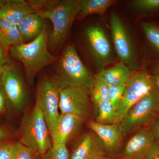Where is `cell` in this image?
<instances>
[{"instance_id": "obj_25", "label": "cell", "mask_w": 159, "mask_h": 159, "mask_svg": "<svg viewBox=\"0 0 159 159\" xmlns=\"http://www.w3.org/2000/svg\"><path fill=\"white\" fill-rule=\"evenodd\" d=\"M69 151L66 145H53L52 148L42 156L41 159H69Z\"/></svg>"}, {"instance_id": "obj_31", "label": "cell", "mask_w": 159, "mask_h": 159, "mask_svg": "<svg viewBox=\"0 0 159 159\" xmlns=\"http://www.w3.org/2000/svg\"><path fill=\"white\" fill-rule=\"evenodd\" d=\"M149 127L155 138L159 137V117L151 124Z\"/></svg>"}, {"instance_id": "obj_7", "label": "cell", "mask_w": 159, "mask_h": 159, "mask_svg": "<svg viewBox=\"0 0 159 159\" xmlns=\"http://www.w3.org/2000/svg\"><path fill=\"white\" fill-rule=\"evenodd\" d=\"M153 88L151 74L145 70L132 74L125 85L123 96L115 111L118 123L127 111Z\"/></svg>"}, {"instance_id": "obj_27", "label": "cell", "mask_w": 159, "mask_h": 159, "mask_svg": "<svg viewBox=\"0 0 159 159\" xmlns=\"http://www.w3.org/2000/svg\"><path fill=\"white\" fill-rule=\"evenodd\" d=\"M125 85L126 84L108 86L110 102L115 111L122 99Z\"/></svg>"}, {"instance_id": "obj_20", "label": "cell", "mask_w": 159, "mask_h": 159, "mask_svg": "<svg viewBox=\"0 0 159 159\" xmlns=\"http://www.w3.org/2000/svg\"><path fill=\"white\" fill-rule=\"evenodd\" d=\"M116 2L114 0H80V9L77 19L92 14H104Z\"/></svg>"}, {"instance_id": "obj_21", "label": "cell", "mask_w": 159, "mask_h": 159, "mask_svg": "<svg viewBox=\"0 0 159 159\" xmlns=\"http://www.w3.org/2000/svg\"><path fill=\"white\" fill-rule=\"evenodd\" d=\"M141 27L151 50L159 61V22L143 21Z\"/></svg>"}, {"instance_id": "obj_17", "label": "cell", "mask_w": 159, "mask_h": 159, "mask_svg": "<svg viewBox=\"0 0 159 159\" xmlns=\"http://www.w3.org/2000/svg\"><path fill=\"white\" fill-rule=\"evenodd\" d=\"M45 19L36 12L26 16L17 25L24 43L30 42L38 36L45 26Z\"/></svg>"}, {"instance_id": "obj_26", "label": "cell", "mask_w": 159, "mask_h": 159, "mask_svg": "<svg viewBox=\"0 0 159 159\" xmlns=\"http://www.w3.org/2000/svg\"><path fill=\"white\" fill-rule=\"evenodd\" d=\"M37 155L32 149L20 142L14 144L12 159H36Z\"/></svg>"}, {"instance_id": "obj_13", "label": "cell", "mask_w": 159, "mask_h": 159, "mask_svg": "<svg viewBox=\"0 0 159 159\" xmlns=\"http://www.w3.org/2000/svg\"><path fill=\"white\" fill-rule=\"evenodd\" d=\"M105 149L93 132L87 133L77 141L69 159H104Z\"/></svg>"}, {"instance_id": "obj_40", "label": "cell", "mask_w": 159, "mask_h": 159, "mask_svg": "<svg viewBox=\"0 0 159 159\" xmlns=\"http://www.w3.org/2000/svg\"></svg>"}, {"instance_id": "obj_14", "label": "cell", "mask_w": 159, "mask_h": 159, "mask_svg": "<svg viewBox=\"0 0 159 159\" xmlns=\"http://www.w3.org/2000/svg\"><path fill=\"white\" fill-rule=\"evenodd\" d=\"M84 120L82 117L75 114H60L51 136L53 145H66L67 142L80 128Z\"/></svg>"}, {"instance_id": "obj_32", "label": "cell", "mask_w": 159, "mask_h": 159, "mask_svg": "<svg viewBox=\"0 0 159 159\" xmlns=\"http://www.w3.org/2000/svg\"><path fill=\"white\" fill-rule=\"evenodd\" d=\"M155 154L159 155V137H157L155 139L154 144L147 156V158Z\"/></svg>"}, {"instance_id": "obj_30", "label": "cell", "mask_w": 159, "mask_h": 159, "mask_svg": "<svg viewBox=\"0 0 159 159\" xmlns=\"http://www.w3.org/2000/svg\"><path fill=\"white\" fill-rule=\"evenodd\" d=\"M10 64V60L8 54H6L0 43V65L4 66Z\"/></svg>"}, {"instance_id": "obj_10", "label": "cell", "mask_w": 159, "mask_h": 159, "mask_svg": "<svg viewBox=\"0 0 159 159\" xmlns=\"http://www.w3.org/2000/svg\"><path fill=\"white\" fill-rule=\"evenodd\" d=\"M85 34L91 53L101 71L114 61L110 43L101 26H90Z\"/></svg>"}, {"instance_id": "obj_8", "label": "cell", "mask_w": 159, "mask_h": 159, "mask_svg": "<svg viewBox=\"0 0 159 159\" xmlns=\"http://www.w3.org/2000/svg\"><path fill=\"white\" fill-rule=\"evenodd\" d=\"M110 25L114 46L120 61L131 70L140 68L133 45L122 20L116 13L111 14Z\"/></svg>"}, {"instance_id": "obj_5", "label": "cell", "mask_w": 159, "mask_h": 159, "mask_svg": "<svg viewBox=\"0 0 159 159\" xmlns=\"http://www.w3.org/2000/svg\"><path fill=\"white\" fill-rule=\"evenodd\" d=\"M159 117V93L152 88L127 111L118 123L122 136L150 125Z\"/></svg>"}, {"instance_id": "obj_3", "label": "cell", "mask_w": 159, "mask_h": 159, "mask_svg": "<svg viewBox=\"0 0 159 159\" xmlns=\"http://www.w3.org/2000/svg\"><path fill=\"white\" fill-rule=\"evenodd\" d=\"M56 80L59 88H79L91 91L95 78L84 64L76 49L70 45L60 59Z\"/></svg>"}, {"instance_id": "obj_39", "label": "cell", "mask_w": 159, "mask_h": 159, "mask_svg": "<svg viewBox=\"0 0 159 159\" xmlns=\"http://www.w3.org/2000/svg\"><path fill=\"white\" fill-rule=\"evenodd\" d=\"M4 70V66H3L2 65H0V72L1 73H3V71Z\"/></svg>"}, {"instance_id": "obj_1", "label": "cell", "mask_w": 159, "mask_h": 159, "mask_svg": "<svg viewBox=\"0 0 159 159\" xmlns=\"http://www.w3.org/2000/svg\"><path fill=\"white\" fill-rule=\"evenodd\" d=\"M48 36L45 25L42 32L33 40L15 45L9 49L11 57L23 64L27 78L31 81L40 71L57 59V57L49 51Z\"/></svg>"}, {"instance_id": "obj_12", "label": "cell", "mask_w": 159, "mask_h": 159, "mask_svg": "<svg viewBox=\"0 0 159 159\" xmlns=\"http://www.w3.org/2000/svg\"><path fill=\"white\" fill-rule=\"evenodd\" d=\"M155 139L149 127L139 129L125 145L123 156L127 159H142L147 157L154 144Z\"/></svg>"}, {"instance_id": "obj_24", "label": "cell", "mask_w": 159, "mask_h": 159, "mask_svg": "<svg viewBox=\"0 0 159 159\" xmlns=\"http://www.w3.org/2000/svg\"><path fill=\"white\" fill-rule=\"evenodd\" d=\"M130 6L146 15L159 13V0H135L130 3Z\"/></svg>"}, {"instance_id": "obj_23", "label": "cell", "mask_w": 159, "mask_h": 159, "mask_svg": "<svg viewBox=\"0 0 159 159\" xmlns=\"http://www.w3.org/2000/svg\"><path fill=\"white\" fill-rule=\"evenodd\" d=\"M91 98L93 102L98 100L110 102L108 85L99 74L95 78L94 86L91 92Z\"/></svg>"}, {"instance_id": "obj_28", "label": "cell", "mask_w": 159, "mask_h": 159, "mask_svg": "<svg viewBox=\"0 0 159 159\" xmlns=\"http://www.w3.org/2000/svg\"><path fill=\"white\" fill-rule=\"evenodd\" d=\"M26 1L36 12L47 11L58 2V1L52 0H28Z\"/></svg>"}, {"instance_id": "obj_29", "label": "cell", "mask_w": 159, "mask_h": 159, "mask_svg": "<svg viewBox=\"0 0 159 159\" xmlns=\"http://www.w3.org/2000/svg\"><path fill=\"white\" fill-rule=\"evenodd\" d=\"M14 144L0 143V159H12Z\"/></svg>"}, {"instance_id": "obj_11", "label": "cell", "mask_w": 159, "mask_h": 159, "mask_svg": "<svg viewBox=\"0 0 159 159\" xmlns=\"http://www.w3.org/2000/svg\"><path fill=\"white\" fill-rule=\"evenodd\" d=\"M2 87L5 95L17 109L22 108L26 99V92L17 69L9 64L4 66L2 74Z\"/></svg>"}, {"instance_id": "obj_33", "label": "cell", "mask_w": 159, "mask_h": 159, "mask_svg": "<svg viewBox=\"0 0 159 159\" xmlns=\"http://www.w3.org/2000/svg\"><path fill=\"white\" fill-rule=\"evenodd\" d=\"M151 80L152 86L159 93V75H152Z\"/></svg>"}, {"instance_id": "obj_38", "label": "cell", "mask_w": 159, "mask_h": 159, "mask_svg": "<svg viewBox=\"0 0 159 159\" xmlns=\"http://www.w3.org/2000/svg\"><path fill=\"white\" fill-rule=\"evenodd\" d=\"M2 73H1V72H0V89H1V87H2Z\"/></svg>"}, {"instance_id": "obj_36", "label": "cell", "mask_w": 159, "mask_h": 159, "mask_svg": "<svg viewBox=\"0 0 159 159\" xmlns=\"http://www.w3.org/2000/svg\"><path fill=\"white\" fill-rule=\"evenodd\" d=\"M7 136V133L6 131L0 128V142L5 139Z\"/></svg>"}, {"instance_id": "obj_6", "label": "cell", "mask_w": 159, "mask_h": 159, "mask_svg": "<svg viewBox=\"0 0 159 159\" xmlns=\"http://www.w3.org/2000/svg\"><path fill=\"white\" fill-rule=\"evenodd\" d=\"M59 86L56 80L45 78L38 86L35 103L42 111L51 136L60 114Z\"/></svg>"}, {"instance_id": "obj_9", "label": "cell", "mask_w": 159, "mask_h": 159, "mask_svg": "<svg viewBox=\"0 0 159 159\" xmlns=\"http://www.w3.org/2000/svg\"><path fill=\"white\" fill-rule=\"evenodd\" d=\"M59 108L61 114H75L85 119L90 106L91 92L79 88H59Z\"/></svg>"}, {"instance_id": "obj_19", "label": "cell", "mask_w": 159, "mask_h": 159, "mask_svg": "<svg viewBox=\"0 0 159 159\" xmlns=\"http://www.w3.org/2000/svg\"><path fill=\"white\" fill-rule=\"evenodd\" d=\"M0 43L8 54L11 47L25 43L17 25L0 20Z\"/></svg>"}, {"instance_id": "obj_15", "label": "cell", "mask_w": 159, "mask_h": 159, "mask_svg": "<svg viewBox=\"0 0 159 159\" xmlns=\"http://www.w3.org/2000/svg\"><path fill=\"white\" fill-rule=\"evenodd\" d=\"M36 12L26 1L0 0V20L18 25L28 14Z\"/></svg>"}, {"instance_id": "obj_16", "label": "cell", "mask_w": 159, "mask_h": 159, "mask_svg": "<svg viewBox=\"0 0 159 159\" xmlns=\"http://www.w3.org/2000/svg\"><path fill=\"white\" fill-rule=\"evenodd\" d=\"M89 126L100 139L106 151L113 152L119 148L122 136L118 123L103 124L91 121L89 122Z\"/></svg>"}, {"instance_id": "obj_37", "label": "cell", "mask_w": 159, "mask_h": 159, "mask_svg": "<svg viewBox=\"0 0 159 159\" xmlns=\"http://www.w3.org/2000/svg\"><path fill=\"white\" fill-rule=\"evenodd\" d=\"M148 159H159V155L155 154L148 157Z\"/></svg>"}, {"instance_id": "obj_35", "label": "cell", "mask_w": 159, "mask_h": 159, "mask_svg": "<svg viewBox=\"0 0 159 159\" xmlns=\"http://www.w3.org/2000/svg\"><path fill=\"white\" fill-rule=\"evenodd\" d=\"M152 75H159V61H157L152 68Z\"/></svg>"}, {"instance_id": "obj_18", "label": "cell", "mask_w": 159, "mask_h": 159, "mask_svg": "<svg viewBox=\"0 0 159 159\" xmlns=\"http://www.w3.org/2000/svg\"><path fill=\"white\" fill-rule=\"evenodd\" d=\"M108 86L126 84L131 77L132 70L121 62L108 69H103L98 74Z\"/></svg>"}, {"instance_id": "obj_34", "label": "cell", "mask_w": 159, "mask_h": 159, "mask_svg": "<svg viewBox=\"0 0 159 159\" xmlns=\"http://www.w3.org/2000/svg\"><path fill=\"white\" fill-rule=\"evenodd\" d=\"M6 103V95L2 90L0 89V113L4 110Z\"/></svg>"}, {"instance_id": "obj_22", "label": "cell", "mask_w": 159, "mask_h": 159, "mask_svg": "<svg viewBox=\"0 0 159 159\" xmlns=\"http://www.w3.org/2000/svg\"><path fill=\"white\" fill-rule=\"evenodd\" d=\"M93 102L98 108L96 122L103 124L116 123L115 109L110 102L98 100Z\"/></svg>"}, {"instance_id": "obj_4", "label": "cell", "mask_w": 159, "mask_h": 159, "mask_svg": "<svg viewBox=\"0 0 159 159\" xmlns=\"http://www.w3.org/2000/svg\"><path fill=\"white\" fill-rule=\"evenodd\" d=\"M20 142L42 156L53 146L51 134L42 111L36 103L23 120Z\"/></svg>"}, {"instance_id": "obj_2", "label": "cell", "mask_w": 159, "mask_h": 159, "mask_svg": "<svg viewBox=\"0 0 159 159\" xmlns=\"http://www.w3.org/2000/svg\"><path fill=\"white\" fill-rule=\"evenodd\" d=\"M80 9V0H63L47 11L37 12L45 20H50L53 25L48 39V47L56 49L62 45Z\"/></svg>"}]
</instances>
